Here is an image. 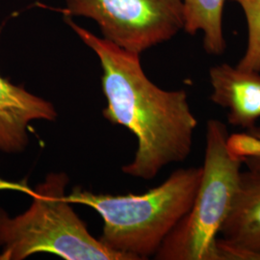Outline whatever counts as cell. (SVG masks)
Masks as SVG:
<instances>
[{
	"label": "cell",
	"instance_id": "obj_1",
	"mask_svg": "<svg viewBox=\"0 0 260 260\" xmlns=\"http://www.w3.org/2000/svg\"><path fill=\"white\" fill-rule=\"evenodd\" d=\"M66 21L101 61L107 101L103 117L127 128L138 142L134 159L122 172L150 180L163 168L184 161L192 151L198 126L185 91L159 88L144 73L140 54L96 37L69 18Z\"/></svg>",
	"mask_w": 260,
	"mask_h": 260
},
{
	"label": "cell",
	"instance_id": "obj_2",
	"mask_svg": "<svg viewBox=\"0 0 260 260\" xmlns=\"http://www.w3.org/2000/svg\"><path fill=\"white\" fill-rule=\"evenodd\" d=\"M202 167L178 169L160 185L140 195L93 194L76 187L66 200L93 208L103 220L99 239L129 260L154 256L193 204Z\"/></svg>",
	"mask_w": 260,
	"mask_h": 260
},
{
	"label": "cell",
	"instance_id": "obj_3",
	"mask_svg": "<svg viewBox=\"0 0 260 260\" xmlns=\"http://www.w3.org/2000/svg\"><path fill=\"white\" fill-rule=\"evenodd\" d=\"M69 182L62 172L48 174L35 189L19 184V190L32 198V205L15 218L0 208V260L24 259L39 252L66 260H129L89 233L66 200Z\"/></svg>",
	"mask_w": 260,
	"mask_h": 260
},
{
	"label": "cell",
	"instance_id": "obj_4",
	"mask_svg": "<svg viewBox=\"0 0 260 260\" xmlns=\"http://www.w3.org/2000/svg\"><path fill=\"white\" fill-rule=\"evenodd\" d=\"M229 136L222 121L206 122L205 160L193 204L162 243L155 259L223 260L219 234L232 209L244 163L230 151Z\"/></svg>",
	"mask_w": 260,
	"mask_h": 260
},
{
	"label": "cell",
	"instance_id": "obj_5",
	"mask_svg": "<svg viewBox=\"0 0 260 260\" xmlns=\"http://www.w3.org/2000/svg\"><path fill=\"white\" fill-rule=\"evenodd\" d=\"M65 13L94 19L104 39L137 54L184 27L182 0H67Z\"/></svg>",
	"mask_w": 260,
	"mask_h": 260
},
{
	"label": "cell",
	"instance_id": "obj_6",
	"mask_svg": "<svg viewBox=\"0 0 260 260\" xmlns=\"http://www.w3.org/2000/svg\"><path fill=\"white\" fill-rule=\"evenodd\" d=\"M247 164L220 232L223 260H260V163Z\"/></svg>",
	"mask_w": 260,
	"mask_h": 260
},
{
	"label": "cell",
	"instance_id": "obj_7",
	"mask_svg": "<svg viewBox=\"0 0 260 260\" xmlns=\"http://www.w3.org/2000/svg\"><path fill=\"white\" fill-rule=\"evenodd\" d=\"M53 104L11 83L0 75V150L19 152L27 147L28 124L55 121Z\"/></svg>",
	"mask_w": 260,
	"mask_h": 260
},
{
	"label": "cell",
	"instance_id": "obj_8",
	"mask_svg": "<svg viewBox=\"0 0 260 260\" xmlns=\"http://www.w3.org/2000/svg\"><path fill=\"white\" fill-rule=\"evenodd\" d=\"M212 103L226 109L228 121L245 129L255 127L260 118V73L229 64L209 71Z\"/></svg>",
	"mask_w": 260,
	"mask_h": 260
},
{
	"label": "cell",
	"instance_id": "obj_9",
	"mask_svg": "<svg viewBox=\"0 0 260 260\" xmlns=\"http://www.w3.org/2000/svg\"><path fill=\"white\" fill-rule=\"evenodd\" d=\"M225 0H182L184 27L194 35L204 32V47L211 55H221L225 50L223 37V11Z\"/></svg>",
	"mask_w": 260,
	"mask_h": 260
},
{
	"label": "cell",
	"instance_id": "obj_10",
	"mask_svg": "<svg viewBox=\"0 0 260 260\" xmlns=\"http://www.w3.org/2000/svg\"><path fill=\"white\" fill-rule=\"evenodd\" d=\"M245 13L248 23V45L239 61V69L260 73V0H233Z\"/></svg>",
	"mask_w": 260,
	"mask_h": 260
},
{
	"label": "cell",
	"instance_id": "obj_11",
	"mask_svg": "<svg viewBox=\"0 0 260 260\" xmlns=\"http://www.w3.org/2000/svg\"><path fill=\"white\" fill-rule=\"evenodd\" d=\"M228 147L232 154L244 163H260V128L253 127L230 135Z\"/></svg>",
	"mask_w": 260,
	"mask_h": 260
}]
</instances>
